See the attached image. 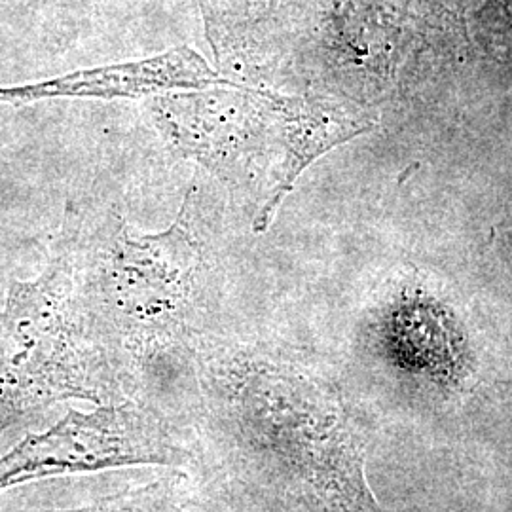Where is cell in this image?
Listing matches in <instances>:
<instances>
[{
    "mask_svg": "<svg viewBox=\"0 0 512 512\" xmlns=\"http://www.w3.org/2000/svg\"><path fill=\"white\" fill-rule=\"evenodd\" d=\"M232 84L188 46L139 61L80 69L40 82L0 88V105L23 107L48 99H141Z\"/></svg>",
    "mask_w": 512,
    "mask_h": 512,
    "instance_id": "8992f818",
    "label": "cell"
},
{
    "mask_svg": "<svg viewBox=\"0 0 512 512\" xmlns=\"http://www.w3.org/2000/svg\"><path fill=\"white\" fill-rule=\"evenodd\" d=\"M184 450L165 421L135 401L69 410L44 433L29 435L0 458V492L33 480L126 467H186Z\"/></svg>",
    "mask_w": 512,
    "mask_h": 512,
    "instance_id": "5b68a950",
    "label": "cell"
},
{
    "mask_svg": "<svg viewBox=\"0 0 512 512\" xmlns=\"http://www.w3.org/2000/svg\"><path fill=\"white\" fill-rule=\"evenodd\" d=\"M205 435L226 488L251 507L380 512L342 403L310 376L249 349L200 351Z\"/></svg>",
    "mask_w": 512,
    "mask_h": 512,
    "instance_id": "6da1fadb",
    "label": "cell"
},
{
    "mask_svg": "<svg viewBox=\"0 0 512 512\" xmlns=\"http://www.w3.org/2000/svg\"><path fill=\"white\" fill-rule=\"evenodd\" d=\"M150 110L177 152L224 183L255 192V232L270 228L311 162L374 128L349 105L234 82L156 95Z\"/></svg>",
    "mask_w": 512,
    "mask_h": 512,
    "instance_id": "7a4b0ae2",
    "label": "cell"
},
{
    "mask_svg": "<svg viewBox=\"0 0 512 512\" xmlns=\"http://www.w3.org/2000/svg\"><path fill=\"white\" fill-rule=\"evenodd\" d=\"M69 213L59 253L33 281H14L0 313V435L50 404L112 401L105 355L86 330Z\"/></svg>",
    "mask_w": 512,
    "mask_h": 512,
    "instance_id": "3957f363",
    "label": "cell"
},
{
    "mask_svg": "<svg viewBox=\"0 0 512 512\" xmlns=\"http://www.w3.org/2000/svg\"><path fill=\"white\" fill-rule=\"evenodd\" d=\"M190 205L192 192L177 220L158 234L122 224L101 256L99 300L126 348L139 355L177 348L188 336L203 266Z\"/></svg>",
    "mask_w": 512,
    "mask_h": 512,
    "instance_id": "277c9868",
    "label": "cell"
},
{
    "mask_svg": "<svg viewBox=\"0 0 512 512\" xmlns=\"http://www.w3.org/2000/svg\"><path fill=\"white\" fill-rule=\"evenodd\" d=\"M169 490L160 482H152L135 490H126L122 494L103 497L90 505L67 507V509H25L8 512H165L167 511Z\"/></svg>",
    "mask_w": 512,
    "mask_h": 512,
    "instance_id": "52a82bcc",
    "label": "cell"
}]
</instances>
